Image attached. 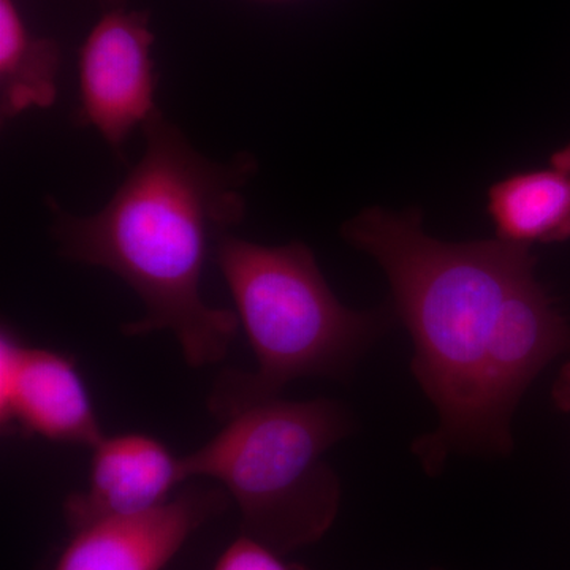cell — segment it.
<instances>
[{"instance_id":"cell-13","label":"cell","mask_w":570,"mask_h":570,"mask_svg":"<svg viewBox=\"0 0 570 570\" xmlns=\"http://www.w3.org/2000/svg\"><path fill=\"white\" fill-rule=\"evenodd\" d=\"M110 2H115V0H110Z\"/></svg>"},{"instance_id":"cell-10","label":"cell","mask_w":570,"mask_h":570,"mask_svg":"<svg viewBox=\"0 0 570 570\" xmlns=\"http://www.w3.org/2000/svg\"><path fill=\"white\" fill-rule=\"evenodd\" d=\"M61 51L52 40L29 32L14 0H0V111L13 118L47 108L58 96Z\"/></svg>"},{"instance_id":"cell-3","label":"cell","mask_w":570,"mask_h":570,"mask_svg":"<svg viewBox=\"0 0 570 570\" xmlns=\"http://www.w3.org/2000/svg\"><path fill=\"white\" fill-rule=\"evenodd\" d=\"M214 254L257 362L214 382L208 409L223 422L298 379L346 381L387 326L384 311L344 306L303 243L269 247L224 234Z\"/></svg>"},{"instance_id":"cell-2","label":"cell","mask_w":570,"mask_h":570,"mask_svg":"<svg viewBox=\"0 0 570 570\" xmlns=\"http://www.w3.org/2000/svg\"><path fill=\"white\" fill-rule=\"evenodd\" d=\"M142 130L145 154L102 212L71 216L51 200L52 234L63 257L115 273L140 296L145 316L124 335L168 332L187 365H216L239 321L205 302L202 277L213 239L245 217L242 189L257 165L246 154L230 164L206 159L160 111Z\"/></svg>"},{"instance_id":"cell-5","label":"cell","mask_w":570,"mask_h":570,"mask_svg":"<svg viewBox=\"0 0 570 570\" xmlns=\"http://www.w3.org/2000/svg\"><path fill=\"white\" fill-rule=\"evenodd\" d=\"M0 425L52 444L94 449L105 438L77 360L0 333Z\"/></svg>"},{"instance_id":"cell-8","label":"cell","mask_w":570,"mask_h":570,"mask_svg":"<svg viewBox=\"0 0 570 570\" xmlns=\"http://www.w3.org/2000/svg\"><path fill=\"white\" fill-rule=\"evenodd\" d=\"M91 450L88 489L69 494L63 502L70 531L97 520L160 508L187 480L183 456L149 434L105 436Z\"/></svg>"},{"instance_id":"cell-11","label":"cell","mask_w":570,"mask_h":570,"mask_svg":"<svg viewBox=\"0 0 570 570\" xmlns=\"http://www.w3.org/2000/svg\"><path fill=\"white\" fill-rule=\"evenodd\" d=\"M284 554L269 549L249 535L239 534L217 558L213 570H305L288 564Z\"/></svg>"},{"instance_id":"cell-9","label":"cell","mask_w":570,"mask_h":570,"mask_svg":"<svg viewBox=\"0 0 570 570\" xmlns=\"http://www.w3.org/2000/svg\"><path fill=\"white\" fill-rule=\"evenodd\" d=\"M489 214L502 242L531 247L570 239V142L539 170L510 175L489 190Z\"/></svg>"},{"instance_id":"cell-12","label":"cell","mask_w":570,"mask_h":570,"mask_svg":"<svg viewBox=\"0 0 570 570\" xmlns=\"http://www.w3.org/2000/svg\"><path fill=\"white\" fill-rule=\"evenodd\" d=\"M551 397H553L554 406L561 409L562 412H570V362L562 366L558 374L557 382L551 389Z\"/></svg>"},{"instance_id":"cell-7","label":"cell","mask_w":570,"mask_h":570,"mask_svg":"<svg viewBox=\"0 0 570 570\" xmlns=\"http://www.w3.org/2000/svg\"><path fill=\"white\" fill-rule=\"evenodd\" d=\"M228 501L216 487H189L148 512L94 521L71 531L51 570H164Z\"/></svg>"},{"instance_id":"cell-1","label":"cell","mask_w":570,"mask_h":570,"mask_svg":"<svg viewBox=\"0 0 570 570\" xmlns=\"http://www.w3.org/2000/svg\"><path fill=\"white\" fill-rule=\"evenodd\" d=\"M343 236L382 266L414 341L412 373L439 415L414 445L423 469L439 474L452 452L509 455L521 396L570 351V326L535 279L531 247L439 242L417 209L379 206L344 224Z\"/></svg>"},{"instance_id":"cell-6","label":"cell","mask_w":570,"mask_h":570,"mask_svg":"<svg viewBox=\"0 0 570 570\" xmlns=\"http://www.w3.org/2000/svg\"><path fill=\"white\" fill-rule=\"evenodd\" d=\"M154 33L148 14L112 10L104 14L81 45L78 58L80 118L115 151L135 127L157 110Z\"/></svg>"},{"instance_id":"cell-4","label":"cell","mask_w":570,"mask_h":570,"mask_svg":"<svg viewBox=\"0 0 570 570\" xmlns=\"http://www.w3.org/2000/svg\"><path fill=\"white\" fill-rule=\"evenodd\" d=\"M354 430L347 407L325 397L279 396L225 420L183 456L187 480L213 479L242 512V534L277 553L318 542L335 523L341 482L325 453Z\"/></svg>"}]
</instances>
